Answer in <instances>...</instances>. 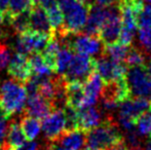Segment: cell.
I'll return each mask as SVG.
<instances>
[{
	"mask_svg": "<svg viewBox=\"0 0 151 150\" xmlns=\"http://www.w3.org/2000/svg\"><path fill=\"white\" fill-rule=\"evenodd\" d=\"M58 4L63 12L64 25L63 29L56 31L57 34L64 37L82 32L90 10L88 4L79 0H58Z\"/></svg>",
	"mask_w": 151,
	"mask_h": 150,
	"instance_id": "obj_1",
	"label": "cell"
},
{
	"mask_svg": "<svg viewBox=\"0 0 151 150\" xmlns=\"http://www.w3.org/2000/svg\"><path fill=\"white\" fill-rule=\"evenodd\" d=\"M26 101L27 93L24 83L12 77L0 82V110L7 117L22 112Z\"/></svg>",
	"mask_w": 151,
	"mask_h": 150,
	"instance_id": "obj_2",
	"label": "cell"
},
{
	"mask_svg": "<svg viewBox=\"0 0 151 150\" xmlns=\"http://www.w3.org/2000/svg\"><path fill=\"white\" fill-rule=\"evenodd\" d=\"M123 140L115 122L109 118L104 120L100 126L88 131L86 137L88 147L93 149L107 150Z\"/></svg>",
	"mask_w": 151,
	"mask_h": 150,
	"instance_id": "obj_3",
	"label": "cell"
},
{
	"mask_svg": "<svg viewBox=\"0 0 151 150\" xmlns=\"http://www.w3.org/2000/svg\"><path fill=\"white\" fill-rule=\"evenodd\" d=\"M150 109L151 102L149 100L129 97L120 102L117 107V123L125 132L134 130L138 118Z\"/></svg>",
	"mask_w": 151,
	"mask_h": 150,
	"instance_id": "obj_4",
	"label": "cell"
},
{
	"mask_svg": "<svg viewBox=\"0 0 151 150\" xmlns=\"http://www.w3.org/2000/svg\"><path fill=\"white\" fill-rule=\"evenodd\" d=\"M129 97L147 99L151 102V69L146 65L129 67L125 75Z\"/></svg>",
	"mask_w": 151,
	"mask_h": 150,
	"instance_id": "obj_5",
	"label": "cell"
},
{
	"mask_svg": "<svg viewBox=\"0 0 151 150\" xmlns=\"http://www.w3.org/2000/svg\"><path fill=\"white\" fill-rule=\"evenodd\" d=\"M61 40L63 44L71 48L73 52L79 55L91 57V58L102 55L104 50V43L99 37L88 35L84 32L67 34Z\"/></svg>",
	"mask_w": 151,
	"mask_h": 150,
	"instance_id": "obj_6",
	"label": "cell"
},
{
	"mask_svg": "<svg viewBox=\"0 0 151 150\" xmlns=\"http://www.w3.org/2000/svg\"><path fill=\"white\" fill-rule=\"evenodd\" d=\"M52 35L38 33L34 31H26L18 34L14 40V47L16 52L23 55H29L33 52H42L47 45Z\"/></svg>",
	"mask_w": 151,
	"mask_h": 150,
	"instance_id": "obj_7",
	"label": "cell"
},
{
	"mask_svg": "<svg viewBox=\"0 0 151 150\" xmlns=\"http://www.w3.org/2000/svg\"><path fill=\"white\" fill-rule=\"evenodd\" d=\"M93 72H95V60L91 57L77 54L73 57L67 71L62 77L67 82H84Z\"/></svg>",
	"mask_w": 151,
	"mask_h": 150,
	"instance_id": "obj_8",
	"label": "cell"
},
{
	"mask_svg": "<svg viewBox=\"0 0 151 150\" xmlns=\"http://www.w3.org/2000/svg\"><path fill=\"white\" fill-rule=\"evenodd\" d=\"M95 71L101 76L105 83H110L125 78L127 67L122 63L111 60L104 55L98 60H95Z\"/></svg>",
	"mask_w": 151,
	"mask_h": 150,
	"instance_id": "obj_9",
	"label": "cell"
},
{
	"mask_svg": "<svg viewBox=\"0 0 151 150\" xmlns=\"http://www.w3.org/2000/svg\"><path fill=\"white\" fill-rule=\"evenodd\" d=\"M121 18L118 6H108V14L99 33V38L104 45L111 44L117 41L121 30Z\"/></svg>",
	"mask_w": 151,
	"mask_h": 150,
	"instance_id": "obj_10",
	"label": "cell"
},
{
	"mask_svg": "<svg viewBox=\"0 0 151 150\" xmlns=\"http://www.w3.org/2000/svg\"><path fill=\"white\" fill-rule=\"evenodd\" d=\"M86 145L84 132L75 130H66L61 136L50 141L46 150H82Z\"/></svg>",
	"mask_w": 151,
	"mask_h": 150,
	"instance_id": "obj_11",
	"label": "cell"
},
{
	"mask_svg": "<svg viewBox=\"0 0 151 150\" xmlns=\"http://www.w3.org/2000/svg\"><path fill=\"white\" fill-rule=\"evenodd\" d=\"M41 128L45 139L54 141L66 130V116L64 109H55L42 119Z\"/></svg>",
	"mask_w": 151,
	"mask_h": 150,
	"instance_id": "obj_12",
	"label": "cell"
},
{
	"mask_svg": "<svg viewBox=\"0 0 151 150\" xmlns=\"http://www.w3.org/2000/svg\"><path fill=\"white\" fill-rule=\"evenodd\" d=\"M105 88V81L98 73L93 72L83 82V102L81 108L95 106L102 97Z\"/></svg>",
	"mask_w": 151,
	"mask_h": 150,
	"instance_id": "obj_13",
	"label": "cell"
},
{
	"mask_svg": "<svg viewBox=\"0 0 151 150\" xmlns=\"http://www.w3.org/2000/svg\"><path fill=\"white\" fill-rule=\"evenodd\" d=\"M8 74L14 79L25 83L32 75V70L29 62V58L26 55L16 52L10 58L8 63Z\"/></svg>",
	"mask_w": 151,
	"mask_h": 150,
	"instance_id": "obj_14",
	"label": "cell"
},
{
	"mask_svg": "<svg viewBox=\"0 0 151 150\" xmlns=\"http://www.w3.org/2000/svg\"><path fill=\"white\" fill-rule=\"evenodd\" d=\"M108 14V6L91 5L88 10V16L82 32L88 35L99 37V33Z\"/></svg>",
	"mask_w": 151,
	"mask_h": 150,
	"instance_id": "obj_15",
	"label": "cell"
},
{
	"mask_svg": "<svg viewBox=\"0 0 151 150\" xmlns=\"http://www.w3.org/2000/svg\"><path fill=\"white\" fill-rule=\"evenodd\" d=\"M52 110H55L52 105L39 93L32 96H27V101L24 108L27 115L35 117L37 119H43Z\"/></svg>",
	"mask_w": 151,
	"mask_h": 150,
	"instance_id": "obj_16",
	"label": "cell"
},
{
	"mask_svg": "<svg viewBox=\"0 0 151 150\" xmlns=\"http://www.w3.org/2000/svg\"><path fill=\"white\" fill-rule=\"evenodd\" d=\"M29 30L44 34H54L50 21L47 18V12L41 5H33L29 12Z\"/></svg>",
	"mask_w": 151,
	"mask_h": 150,
	"instance_id": "obj_17",
	"label": "cell"
},
{
	"mask_svg": "<svg viewBox=\"0 0 151 150\" xmlns=\"http://www.w3.org/2000/svg\"><path fill=\"white\" fill-rule=\"evenodd\" d=\"M77 128L82 132H88L103 122V113L95 106L77 109Z\"/></svg>",
	"mask_w": 151,
	"mask_h": 150,
	"instance_id": "obj_18",
	"label": "cell"
},
{
	"mask_svg": "<svg viewBox=\"0 0 151 150\" xmlns=\"http://www.w3.org/2000/svg\"><path fill=\"white\" fill-rule=\"evenodd\" d=\"M26 141L20 122L17 119H12L7 126V132L4 139L3 145L0 150H16Z\"/></svg>",
	"mask_w": 151,
	"mask_h": 150,
	"instance_id": "obj_19",
	"label": "cell"
},
{
	"mask_svg": "<svg viewBox=\"0 0 151 150\" xmlns=\"http://www.w3.org/2000/svg\"><path fill=\"white\" fill-rule=\"evenodd\" d=\"M30 62L32 74L41 77H50L52 76V70L47 66V64L44 61L43 57L40 52H33L29 58Z\"/></svg>",
	"mask_w": 151,
	"mask_h": 150,
	"instance_id": "obj_20",
	"label": "cell"
},
{
	"mask_svg": "<svg viewBox=\"0 0 151 150\" xmlns=\"http://www.w3.org/2000/svg\"><path fill=\"white\" fill-rule=\"evenodd\" d=\"M20 124L24 132L25 137L28 140H34L35 138H37L41 131V124H40L39 120L35 117L27 115V114L21 118Z\"/></svg>",
	"mask_w": 151,
	"mask_h": 150,
	"instance_id": "obj_21",
	"label": "cell"
},
{
	"mask_svg": "<svg viewBox=\"0 0 151 150\" xmlns=\"http://www.w3.org/2000/svg\"><path fill=\"white\" fill-rule=\"evenodd\" d=\"M73 57V50L71 48H69L66 45L62 46L56 58V71L59 75L63 76L65 74Z\"/></svg>",
	"mask_w": 151,
	"mask_h": 150,
	"instance_id": "obj_22",
	"label": "cell"
},
{
	"mask_svg": "<svg viewBox=\"0 0 151 150\" xmlns=\"http://www.w3.org/2000/svg\"><path fill=\"white\" fill-rule=\"evenodd\" d=\"M129 46L127 45H122L119 42L116 43H111V44H107L105 45L103 50V54L106 57L110 58L111 60L116 61V62H124L125 58L127 56V52H129Z\"/></svg>",
	"mask_w": 151,
	"mask_h": 150,
	"instance_id": "obj_23",
	"label": "cell"
},
{
	"mask_svg": "<svg viewBox=\"0 0 151 150\" xmlns=\"http://www.w3.org/2000/svg\"><path fill=\"white\" fill-rule=\"evenodd\" d=\"M47 12V18L50 21V27H52V31L56 32L59 31L61 29H63V25H64V16L63 12H62L60 6L59 4H55V5L50 6V8L45 9Z\"/></svg>",
	"mask_w": 151,
	"mask_h": 150,
	"instance_id": "obj_24",
	"label": "cell"
},
{
	"mask_svg": "<svg viewBox=\"0 0 151 150\" xmlns=\"http://www.w3.org/2000/svg\"><path fill=\"white\" fill-rule=\"evenodd\" d=\"M34 4L32 3L31 0H9L7 11L4 12L5 18H10V17L17 16L21 12L27 11L31 9V7Z\"/></svg>",
	"mask_w": 151,
	"mask_h": 150,
	"instance_id": "obj_25",
	"label": "cell"
},
{
	"mask_svg": "<svg viewBox=\"0 0 151 150\" xmlns=\"http://www.w3.org/2000/svg\"><path fill=\"white\" fill-rule=\"evenodd\" d=\"M136 131L141 137L151 135V109L143 113L136 121Z\"/></svg>",
	"mask_w": 151,
	"mask_h": 150,
	"instance_id": "obj_26",
	"label": "cell"
},
{
	"mask_svg": "<svg viewBox=\"0 0 151 150\" xmlns=\"http://www.w3.org/2000/svg\"><path fill=\"white\" fill-rule=\"evenodd\" d=\"M146 57L145 52L140 48H131L129 50L127 56L125 58L124 62L127 64L129 67H137V66H142L145 65Z\"/></svg>",
	"mask_w": 151,
	"mask_h": 150,
	"instance_id": "obj_27",
	"label": "cell"
},
{
	"mask_svg": "<svg viewBox=\"0 0 151 150\" xmlns=\"http://www.w3.org/2000/svg\"><path fill=\"white\" fill-rule=\"evenodd\" d=\"M138 43L140 50H143L145 54H151V27L140 28L137 34Z\"/></svg>",
	"mask_w": 151,
	"mask_h": 150,
	"instance_id": "obj_28",
	"label": "cell"
},
{
	"mask_svg": "<svg viewBox=\"0 0 151 150\" xmlns=\"http://www.w3.org/2000/svg\"><path fill=\"white\" fill-rule=\"evenodd\" d=\"M137 25L140 28L151 27V5L143 4L142 7L138 10L137 16Z\"/></svg>",
	"mask_w": 151,
	"mask_h": 150,
	"instance_id": "obj_29",
	"label": "cell"
},
{
	"mask_svg": "<svg viewBox=\"0 0 151 150\" xmlns=\"http://www.w3.org/2000/svg\"><path fill=\"white\" fill-rule=\"evenodd\" d=\"M10 50L7 45L0 42V71L3 70L6 66H8V63L10 61Z\"/></svg>",
	"mask_w": 151,
	"mask_h": 150,
	"instance_id": "obj_30",
	"label": "cell"
},
{
	"mask_svg": "<svg viewBox=\"0 0 151 150\" xmlns=\"http://www.w3.org/2000/svg\"><path fill=\"white\" fill-rule=\"evenodd\" d=\"M134 37H135V32H132V31L121 27V30H120L117 41L119 42L120 44H122V45L129 46L133 43Z\"/></svg>",
	"mask_w": 151,
	"mask_h": 150,
	"instance_id": "obj_31",
	"label": "cell"
},
{
	"mask_svg": "<svg viewBox=\"0 0 151 150\" xmlns=\"http://www.w3.org/2000/svg\"><path fill=\"white\" fill-rule=\"evenodd\" d=\"M16 150H40L39 143L34 142L33 140H29L28 142L25 141L20 147H18Z\"/></svg>",
	"mask_w": 151,
	"mask_h": 150,
	"instance_id": "obj_32",
	"label": "cell"
},
{
	"mask_svg": "<svg viewBox=\"0 0 151 150\" xmlns=\"http://www.w3.org/2000/svg\"><path fill=\"white\" fill-rule=\"evenodd\" d=\"M39 2H40V5H41L44 9H47L50 6L58 3V0H39Z\"/></svg>",
	"mask_w": 151,
	"mask_h": 150,
	"instance_id": "obj_33",
	"label": "cell"
},
{
	"mask_svg": "<svg viewBox=\"0 0 151 150\" xmlns=\"http://www.w3.org/2000/svg\"><path fill=\"white\" fill-rule=\"evenodd\" d=\"M96 2H97V4L102 6H111L118 3L119 0H96Z\"/></svg>",
	"mask_w": 151,
	"mask_h": 150,
	"instance_id": "obj_34",
	"label": "cell"
},
{
	"mask_svg": "<svg viewBox=\"0 0 151 150\" xmlns=\"http://www.w3.org/2000/svg\"><path fill=\"white\" fill-rule=\"evenodd\" d=\"M9 0H0V10L3 12L7 11Z\"/></svg>",
	"mask_w": 151,
	"mask_h": 150,
	"instance_id": "obj_35",
	"label": "cell"
},
{
	"mask_svg": "<svg viewBox=\"0 0 151 150\" xmlns=\"http://www.w3.org/2000/svg\"><path fill=\"white\" fill-rule=\"evenodd\" d=\"M5 23V14H4L3 11L0 10V25L4 24Z\"/></svg>",
	"mask_w": 151,
	"mask_h": 150,
	"instance_id": "obj_36",
	"label": "cell"
},
{
	"mask_svg": "<svg viewBox=\"0 0 151 150\" xmlns=\"http://www.w3.org/2000/svg\"><path fill=\"white\" fill-rule=\"evenodd\" d=\"M143 150H151V140H149L147 143H146Z\"/></svg>",
	"mask_w": 151,
	"mask_h": 150,
	"instance_id": "obj_37",
	"label": "cell"
},
{
	"mask_svg": "<svg viewBox=\"0 0 151 150\" xmlns=\"http://www.w3.org/2000/svg\"><path fill=\"white\" fill-rule=\"evenodd\" d=\"M79 1L83 2V3L88 4V5H91V1H93V0H79Z\"/></svg>",
	"mask_w": 151,
	"mask_h": 150,
	"instance_id": "obj_38",
	"label": "cell"
},
{
	"mask_svg": "<svg viewBox=\"0 0 151 150\" xmlns=\"http://www.w3.org/2000/svg\"><path fill=\"white\" fill-rule=\"evenodd\" d=\"M141 1L144 4H149V5H151V0H141Z\"/></svg>",
	"mask_w": 151,
	"mask_h": 150,
	"instance_id": "obj_39",
	"label": "cell"
},
{
	"mask_svg": "<svg viewBox=\"0 0 151 150\" xmlns=\"http://www.w3.org/2000/svg\"><path fill=\"white\" fill-rule=\"evenodd\" d=\"M83 150H99V149H93V148H90V147H88V148L83 149Z\"/></svg>",
	"mask_w": 151,
	"mask_h": 150,
	"instance_id": "obj_40",
	"label": "cell"
},
{
	"mask_svg": "<svg viewBox=\"0 0 151 150\" xmlns=\"http://www.w3.org/2000/svg\"><path fill=\"white\" fill-rule=\"evenodd\" d=\"M134 150H141V149H134Z\"/></svg>",
	"mask_w": 151,
	"mask_h": 150,
	"instance_id": "obj_41",
	"label": "cell"
}]
</instances>
